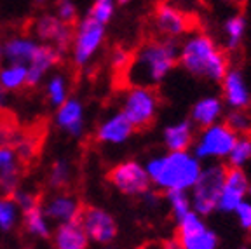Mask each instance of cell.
I'll return each instance as SVG.
<instances>
[{
  "label": "cell",
  "mask_w": 251,
  "mask_h": 249,
  "mask_svg": "<svg viewBox=\"0 0 251 249\" xmlns=\"http://www.w3.org/2000/svg\"><path fill=\"white\" fill-rule=\"evenodd\" d=\"M58 14L59 20L65 21L67 25H72V26L77 21V11L70 0H58Z\"/></svg>",
  "instance_id": "e575fe53"
},
{
  "label": "cell",
  "mask_w": 251,
  "mask_h": 249,
  "mask_svg": "<svg viewBox=\"0 0 251 249\" xmlns=\"http://www.w3.org/2000/svg\"><path fill=\"white\" fill-rule=\"evenodd\" d=\"M47 94H49V100H51L52 105L59 106L63 101H65V98H67V84H65V78L63 77H54L51 82H49V86H47Z\"/></svg>",
  "instance_id": "1f68e13d"
},
{
  "label": "cell",
  "mask_w": 251,
  "mask_h": 249,
  "mask_svg": "<svg viewBox=\"0 0 251 249\" xmlns=\"http://www.w3.org/2000/svg\"><path fill=\"white\" fill-rule=\"evenodd\" d=\"M145 169L150 183L155 185L159 190H190L199 178L202 164L194 153L181 150L155 157L147 164Z\"/></svg>",
  "instance_id": "3957f363"
},
{
  "label": "cell",
  "mask_w": 251,
  "mask_h": 249,
  "mask_svg": "<svg viewBox=\"0 0 251 249\" xmlns=\"http://www.w3.org/2000/svg\"><path fill=\"white\" fill-rule=\"evenodd\" d=\"M225 171L227 168L222 164H209L201 169L199 178L190 188V200H192V209L201 216H208L213 211H216L220 192L224 185Z\"/></svg>",
  "instance_id": "277c9868"
},
{
  "label": "cell",
  "mask_w": 251,
  "mask_h": 249,
  "mask_svg": "<svg viewBox=\"0 0 251 249\" xmlns=\"http://www.w3.org/2000/svg\"><path fill=\"white\" fill-rule=\"evenodd\" d=\"M14 222H16L14 202L11 200V197L0 199V228L4 230V232H9L14 226Z\"/></svg>",
  "instance_id": "f546056e"
},
{
  "label": "cell",
  "mask_w": 251,
  "mask_h": 249,
  "mask_svg": "<svg viewBox=\"0 0 251 249\" xmlns=\"http://www.w3.org/2000/svg\"><path fill=\"white\" fill-rule=\"evenodd\" d=\"M54 246L59 249H84L87 246V235L80 220L61 222L54 234Z\"/></svg>",
  "instance_id": "ac0fdd59"
},
{
  "label": "cell",
  "mask_w": 251,
  "mask_h": 249,
  "mask_svg": "<svg viewBox=\"0 0 251 249\" xmlns=\"http://www.w3.org/2000/svg\"><path fill=\"white\" fill-rule=\"evenodd\" d=\"M114 9H115V0H94L93 7L89 11V16L94 18L100 23L106 25L112 16H114Z\"/></svg>",
  "instance_id": "f1b7e54d"
},
{
  "label": "cell",
  "mask_w": 251,
  "mask_h": 249,
  "mask_svg": "<svg viewBox=\"0 0 251 249\" xmlns=\"http://www.w3.org/2000/svg\"><path fill=\"white\" fill-rule=\"evenodd\" d=\"M178 47L173 39L149 40L138 47V51L129 56V63L122 75L126 84L131 86H159L176 66Z\"/></svg>",
  "instance_id": "6da1fadb"
},
{
  "label": "cell",
  "mask_w": 251,
  "mask_h": 249,
  "mask_svg": "<svg viewBox=\"0 0 251 249\" xmlns=\"http://www.w3.org/2000/svg\"><path fill=\"white\" fill-rule=\"evenodd\" d=\"M70 179V168L65 160H59L52 166L51 174H49V183L54 188H65Z\"/></svg>",
  "instance_id": "4dcf8cb0"
},
{
  "label": "cell",
  "mask_w": 251,
  "mask_h": 249,
  "mask_svg": "<svg viewBox=\"0 0 251 249\" xmlns=\"http://www.w3.org/2000/svg\"><path fill=\"white\" fill-rule=\"evenodd\" d=\"M35 33L39 39L54 42L59 52L67 51L68 46L74 42V26L67 25L56 16H42L35 23Z\"/></svg>",
  "instance_id": "4fadbf2b"
},
{
  "label": "cell",
  "mask_w": 251,
  "mask_h": 249,
  "mask_svg": "<svg viewBox=\"0 0 251 249\" xmlns=\"http://www.w3.org/2000/svg\"><path fill=\"white\" fill-rule=\"evenodd\" d=\"M108 179L119 192L131 197L143 195L152 185L147 169L134 160H126L112 168L108 173Z\"/></svg>",
  "instance_id": "ba28073f"
},
{
  "label": "cell",
  "mask_w": 251,
  "mask_h": 249,
  "mask_svg": "<svg viewBox=\"0 0 251 249\" xmlns=\"http://www.w3.org/2000/svg\"><path fill=\"white\" fill-rule=\"evenodd\" d=\"M61 61V52L52 46H37L35 52L30 59V68L26 70V87H35L40 82L42 75L51 66L58 65Z\"/></svg>",
  "instance_id": "9a60e30c"
},
{
  "label": "cell",
  "mask_w": 251,
  "mask_h": 249,
  "mask_svg": "<svg viewBox=\"0 0 251 249\" xmlns=\"http://www.w3.org/2000/svg\"><path fill=\"white\" fill-rule=\"evenodd\" d=\"M129 52L126 51V49H122V47H117L114 51V56H112V65H114L115 72H124V68L127 66V63H129Z\"/></svg>",
  "instance_id": "d590c367"
},
{
  "label": "cell",
  "mask_w": 251,
  "mask_h": 249,
  "mask_svg": "<svg viewBox=\"0 0 251 249\" xmlns=\"http://www.w3.org/2000/svg\"><path fill=\"white\" fill-rule=\"evenodd\" d=\"M225 124L235 132H246L251 127V121L243 110H232V113L227 115V122Z\"/></svg>",
  "instance_id": "d6a6232c"
},
{
  "label": "cell",
  "mask_w": 251,
  "mask_h": 249,
  "mask_svg": "<svg viewBox=\"0 0 251 249\" xmlns=\"http://www.w3.org/2000/svg\"><path fill=\"white\" fill-rule=\"evenodd\" d=\"M176 248L181 249H215L218 235L206 225L201 214L188 211L176 220Z\"/></svg>",
  "instance_id": "52a82bcc"
},
{
  "label": "cell",
  "mask_w": 251,
  "mask_h": 249,
  "mask_svg": "<svg viewBox=\"0 0 251 249\" xmlns=\"http://www.w3.org/2000/svg\"><path fill=\"white\" fill-rule=\"evenodd\" d=\"M159 108V98L153 87L131 86L122 103V113L134 129H145L153 122Z\"/></svg>",
  "instance_id": "5b68a950"
},
{
  "label": "cell",
  "mask_w": 251,
  "mask_h": 249,
  "mask_svg": "<svg viewBox=\"0 0 251 249\" xmlns=\"http://www.w3.org/2000/svg\"><path fill=\"white\" fill-rule=\"evenodd\" d=\"M4 101H5V89L0 86V105H4Z\"/></svg>",
  "instance_id": "74e56055"
},
{
  "label": "cell",
  "mask_w": 251,
  "mask_h": 249,
  "mask_svg": "<svg viewBox=\"0 0 251 249\" xmlns=\"http://www.w3.org/2000/svg\"><path fill=\"white\" fill-rule=\"evenodd\" d=\"M222 84V93H224V101L232 110H244L251 101V94L248 89V84L244 80V75L239 70L228 68L224 78L220 80Z\"/></svg>",
  "instance_id": "5bb4252c"
},
{
  "label": "cell",
  "mask_w": 251,
  "mask_h": 249,
  "mask_svg": "<svg viewBox=\"0 0 251 249\" xmlns=\"http://www.w3.org/2000/svg\"><path fill=\"white\" fill-rule=\"evenodd\" d=\"M248 31V21L243 14L230 16L224 23V37H225V47L234 51L243 44L244 37Z\"/></svg>",
  "instance_id": "7402d4cb"
},
{
  "label": "cell",
  "mask_w": 251,
  "mask_h": 249,
  "mask_svg": "<svg viewBox=\"0 0 251 249\" xmlns=\"http://www.w3.org/2000/svg\"><path fill=\"white\" fill-rule=\"evenodd\" d=\"M105 39V25L87 16L82 23L78 25L77 33L74 37V59L78 66L86 65L93 54L98 51Z\"/></svg>",
  "instance_id": "9c48e42d"
},
{
  "label": "cell",
  "mask_w": 251,
  "mask_h": 249,
  "mask_svg": "<svg viewBox=\"0 0 251 249\" xmlns=\"http://www.w3.org/2000/svg\"><path fill=\"white\" fill-rule=\"evenodd\" d=\"M227 159L230 168H244L251 160V138L250 136L235 138Z\"/></svg>",
  "instance_id": "484cf974"
},
{
  "label": "cell",
  "mask_w": 251,
  "mask_h": 249,
  "mask_svg": "<svg viewBox=\"0 0 251 249\" xmlns=\"http://www.w3.org/2000/svg\"><path fill=\"white\" fill-rule=\"evenodd\" d=\"M23 213H25V218H23L25 228H26L28 234L35 235V237H40V239L49 237V228H47V223H46V218H44L40 204L23 211Z\"/></svg>",
  "instance_id": "cb8c5ba5"
},
{
  "label": "cell",
  "mask_w": 251,
  "mask_h": 249,
  "mask_svg": "<svg viewBox=\"0 0 251 249\" xmlns=\"http://www.w3.org/2000/svg\"><path fill=\"white\" fill-rule=\"evenodd\" d=\"M225 2H228V4H241L243 0H225Z\"/></svg>",
  "instance_id": "f35d334b"
},
{
  "label": "cell",
  "mask_w": 251,
  "mask_h": 249,
  "mask_svg": "<svg viewBox=\"0 0 251 249\" xmlns=\"http://www.w3.org/2000/svg\"><path fill=\"white\" fill-rule=\"evenodd\" d=\"M164 145L169 152L188 150L194 145V124L192 121H180L164 129Z\"/></svg>",
  "instance_id": "d6986e66"
},
{
  "label": "cell",
  "mask_w": 251,
  "mask_h": 249,
  "mask_svg": "<svg viewBox=\"0 0 251 249\" xmlns=\"http://www.w3.org/2000/svg\"><path fill=\"white\" fill-rule=\"evenodd\" d=\"M37 49V44L26 39H12L5 44V56L11 63H26L31 59Z\"/></svg>",
  "instance_id": "603a6c76"
},
{
  "label": "cell",
  "mask_w": 251,
  "mask_h": 249,
  "mask_svg": "<svg viewBox=\"0 0 251 249\" xmlns=\"http://www.w3.org/2000/svg\"><path fill=\"white\" fill-rule=\"evenodd\" d=\"M26 66L23 63H12L11 66L0 70V86L5 91L20 89L26 82Z\"/></svg>",
  "instance_id": "d4e9b609"
},
{
  "label": "cell",
  "mask_w": 251,
  "mask_h": 249,
  "mask_svg": "<svg viewBox=\"0 0 251 249\" xmlns=\"http://www.w3.org/2000/svg\"><path fill=\"white\" fill-rule=\"evenodd\" d=\"M37 2H39V4H42V2H46V0H37Z\"/></svg>",
  "instance_id": "60d3db41"
},
{
  "label": "cell",
  "mask_w": 251,
  "mask_h": 249,
  "mask_svg": "<svg viewBox=\"0 0 251 249\" xmlns=\"http://www.w3.org/2000/svg\"><path fill=\"white\" fill-rule=\"evenodd\" d=\"M82 206L75 200L72 195H58L46 206V214L56 222H70L78 220Z\"/></svg>",
  "instance_id": "ffe728a7"
},
{
  "label": "cell",
  "mask_w": 251,
  "mask_h": 249,
  "mask_svg": "<svg viewBox=\"0 0 251 249\" xmlns=\"http://www.w3.org/2000/svg\"><path fill=\"white\" fill-rule=\"evenodd\" d=\"M234 214L241 228L246 230V232H251V202H248L244 199L243 202L234 209Z\"/></svg>",
  "instance_id": "836d02e7"
},
{
  "label": "cell",
  "mask_w": 251,
  "mask_h": 249,
  "mask_svg": "<svg viewBox=\"0 0 251 249\" xmlns=\"http://www.w3.org/2000/svg\"><path fill=\"white\" fill-rule=\"evenodd\" d=\"M251 183L243 168H228L225 171L224 185L220 192L216 209L220 213H234V209L243 202L250 194Z\"/></svg>",
  "instance_id": "30bf717a"
},
{
  "label": "cell",
  "mask_w": 251,
  "mask_h": 249,
  "mask_svg": "<svg viewBox=\"0 0 251 249\" xmlns=\"http://www.w3.org/2000/svg\"><path fill=\"white\" fill-rule=\"evenodd\" d=\"M80 225L86 232L87 239L98 242V244H108L117 237V223L106 211L100 207H84L80 211Z\"/></svg>",
  "instance_id": "8fae6325"
},
{
  "label": "cell",
  "mask_w": 251,
  "mask_h": 249,
  "mask_svg": "<svg viewBox=\"0 0 251 249\" xmlns=\"http://www.w3.org/2000/svg\"><path fill=\"white\" fill-rule=\"evenodd\" d=\"M235 138H237V132L218 121L208 127H202L194 145V155L199 160L227 159Z\"/></svg>",
  "instance_id": "8992f818"
},
{
  "label": "cell",
  "mask_w": 251,
  "mask_h": 249,
  "mask_svg": "<svg viewBox=\"0 0 251 249\" xmlns=\"http://www.w3.org/2000/svg\"><path fill=\"white\" fill-rule=\"evenodd\" d=\"M153 25L166 39H178L190 30V18L168 2H161L153 9Z\"/></svg>",
  "instance_id": "7c38bea8"
},
{
  "label": "cell",
  "mask_w": 251,
  "mask_h": 249,
  "mask_svg": "<svg viewBox=\"0 0 251 249\" xmlns=\"http://www.w3.org/2000/svg\"><path fill=\"white\" fill-rule=\"evenodd\" d=\"M0 58H2V49H0Z\"/></svg>",
  "instance_id": "b9f144b4"
},
{
  "label": "cell",
  "mask_w": 251,
  "mask_h": 249,
  "mask_svg": "<svg viewBox=\"0 0 251 249\" xmlns=\"http://www.w3.org/2000/svg\"><path fill=\"white\" fill-rule=\"evenodd\" d=\"M222 115H224V101L218 96H204L192 106L190 121L194 125L202 129L218 122Z\"/></svg>",
  "instance_id": "e0dca14e"
},
{
  "label": "cell",
  "mask_w": 251,
  "mask_h": 249,
  "mask_svg": "<svg viewBox=\"0 0 251 249\" xmlns=\"http://www.w3.org/2000/svg\"><path fill=\"white\" fill-rule=\"evenodd\" d=\"M117 2H119V4H121V5H124V4H127L129 0H117Z\"/></svg>",
  "instance_id": "ab89813d"
},
{
  "label": "cell",
  "mask_w": 251,
  "mask_h": 249,
  "mask_svg": "<svg viewBox=\"0 0 251 249\" xmlns=\"http://www.w3.org/2000/svg\"><path fill=\"white\" fill-rule=\"evenodd\" d=\"M21 176L20 162H14L11 166L0 168V190L4 192V197H12V194L18 188Z\"/></svg>",
  "instance_id": "83f0119b"
},
{
  "label": "cell",
  "mask_w": 251,
  "mask_h": 249,
  "mask_svg": "<svg viewBox=\"0 0 251 249\" xmlns=\"http://www.w3.org/2000/svg\"><path fill=\"white\" fill-rule=\"evenodd\" d=\"M178 63L194 77L220 82L228 70V59L206 33H190L178 47Z\"/></svg>",
  "instance_id": "7a4b0ae2"
},
{
  "label": "cell",
  "mask_w": 251,
  "mask_h": 249,
  "mask_svg": "<svg viewBox=\"0 0 251 249\" xmlns=\"http://www.w3.org/2000/svg\"><path fill=\"white\" fill-rule=\"evenodd\" d=\"M134 127L124 113H115L110 119H106L103 124H100L98 131H96V140L101 143H112V145H121L126 140H129L133 134Z\"/></svg>",
  "instance_id": "2e32d148"
},
{
  "label": "cell",
  "mask_w": 251,
  "mask_h": 249,
  "mask_svg": "<svg viewBox=\"0 0 251 249\" xmlns=\"http://www.w3.org/2000/svg\"><path fill=\"white\" fill-rule=\"evenodd\" d=\"M166 199L171 207V213L175 218H181L188 211H192V200H190V194L188 190H168L166 192Z\"/></svg>",
  "instance_id": "4316f807"
},
{
  "label": "cell",
  "mask_w": 251,
  "mask_h": 249,
  "mask_svg": "<svg viewBox=\"0 0 251 249\" xmlns=\"http://www.w3.org/2000/svg\"><path fill=\"white\" fill-rule=\"evenodd\" d=\"M16 162V150L9 145H0V168Z\"/></svg>",
  "instance_id": "8d00e7d4"
},
{
  "label": "cell",
  "mask_w": 251,
  "mask_h": 249,
  "mask_svg": "<svg viewBox=\"0 0 251 249\" xmlns=\"http://www.w3.org/2000/svg\"><path fill=\"white\" fill-rule=\"evenodd\" d=\"M58 124L65 127L72 136H80L82 132V105L77 100H65L59 105L58 117H56Z\"/></svg>",
  "instance_id": "44dd1931"
}]
</instances>
